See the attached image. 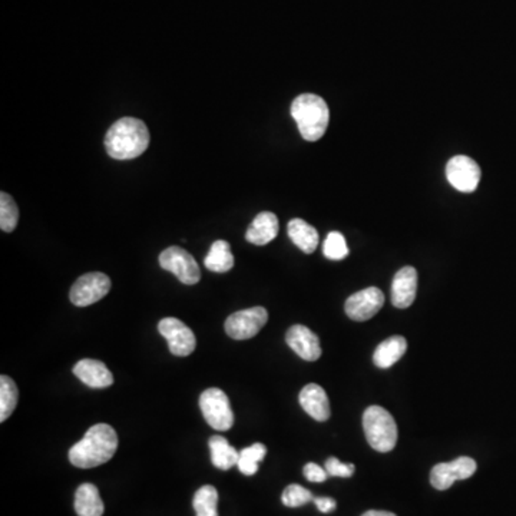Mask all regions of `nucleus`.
Returning <instances> with one entry per match:
<instances>
[{
    "label": "nucleus",
    "mask_w": 516,
    "mask_h": 516,
    "mask_svg": "<svg viewBox=\"0 0 516 516\" xmlns=\"http://www.w3.org/2000/svg\"><path fill=\"white\" fill-rule=\"evenodd\" d=\"M118 449V435L107 423L90 427L82 440L70 448L69 460L74 467L90 469L110 462Z\"/></svg>",
    "instance_id": "nucleus-1"
},
{
    "label": "nucleus",
    "mask_w": 516,
    "mask_h": 516,
    "mask_svg": "<svg viewBox=\"0 0 516 516\" xmlns=\"http://www.w3.org/2000/svg\"><path fill=\"white\" fill-rule=\"evenodd\" d=\"M150 145V131L137 118H121L108 130L105 148L113 160H135L142 155Z\"/></svg>",
    "instance_id": "nucleus-2"
},
{
    "label": "nucleus",
    "mask_w": 516,
    "mask_h": 516,
    "mask_svg": "<svg viewBox=\"0 0 516 516\" xmlns=\"http://www.w3.org/2000/svg\"><path fill=\"white\" fill-rule=\"evenodd\" d=\"M291 117L297 122L301 137L310 142L323 137L330 122L326 100L319 95H299L291 103Z\"/></svg>",
    "instance_id": "nucleus-3"
},
{
    "label": "nucleus",
    "mask_w": 516,
    "mask_h": 516,
    "mask_svg": "<svg viewBox=\"0 0 516 516\" xmlns=\"http://www.w3.org/2000/svg\"><path fill=\"white\" fill-rule=\"evenodd\" d=\"M363 429L367 442L377 452H390L396 447L397 425L384 407H367L363 415Z\"/></svg>",
    "instance_id": "nucleus-4"
},
{
    "label": "nucleus",
    "mask_w": 516,
    "mask_h": 516,
    "mask_svg": "<svg viewBox=\"0 0 516 516\" xmlns=\"http://www.w3.org/2000/svg\"><path fill=\"white\" fill-rule=\"evenodd\" d=\"M200 407L204 419L213 429L226 432L234 425V413L230 399L223 390L211 387L200 396Z\"/></svg>",
    "instance_id": "nucleus-5"
},
{
    "label": "nucleus",
    "mask_w": 516,
    "mask_h": 516,
    "mask_svg": "<svg viewBox=\"0 0 516 516\" xmlns=\"http://www.w3.org/2000/svg\"><path fill=\"white\" fill-rule=\"evenodd\" d=\"M160 266L177 277L181 283L194 286L201 280L200 267L188 251L180 247H170L160 254Z\"/></svg>",
    "instance_id": "nucleus-6"
},
{
    "label": "nucleus",
    "mask_w": 516,
    "mask_h": 516,
    "mask_svg": "<svg viewBox=\"0 0 516 516\" xmlns=\"http://www.w3.org/2000/svg\"><path fill=\"white\" fill-rule=\"evenodd\" d=\"M111 290V279L103 273H88L80 276L70 289V301L77 307L98 303Z\"/></svg>",
    "instance_id": "nucleus-7"
},
{
    "label": "nucleus",
    "mask_w": 516,
    "mask_h": 516,
    "mask_svg": "<svg viewBox=\"0 0 516 516\" xmlns=\"http://www.w3.org/2000/svg\"><path fill=\"white\" fill-rule=\"evenodd\" d=\"M269 313L264 307H251L231 314L226 321V332L231 339L247 340L257 336L266 326Z\"/></svg>",
    "instance_id": "nucleus-8"
},
{
    "label": "nucleus",
    "mask_w": 516,
    "mask_h": 516,
    "mask_svg": "<svg viewBox=\"0 0 516 516\" xmlns=\"http://www.w3.org/2000/svg\"><path fill=\"white\" fill-rule=\"evenodd\" d=\"M158 332H160L161 336L167 339L168 347H170V352L174 356H190L197 346V339H195L193 330L175 317H167V319L161 320L160 324H158Z\"/></svg>",
    "instance_id": "nucleus-9"
},
{
    "label": "nucleus",
    "mask_w": 516,
    "mask_h": 516,
    "mask_svg": "<svg viewBox=\"0 0 516 516\" xmlns=\"http://www.w3.org/2000/svg\"><path fill=\"white\" fill-rule=\"evenodd\" d=\"M477 472L472 458L460 457L449 463H439L430 472V483L437 490H447L457 480L469 479Z\"/></svg>",
    "instance_id": "nucleus-10"
},
{
    "label": "nucleus",
    "mask_w": 516,
    "mask_h": 516,
    "mask_svg": "<svg viewBox=\"0 0 516 516\" xmlns=\"http://www.w3.org/2000/svg\"><path fill=\"white\" fill-rule=\"evenodd\" d=\"M447 178L455 190L473 193L479 185V165L467 155L450 158L447 165Z\"/></svg>",
    "instance_id": "nucleus-11"
},
{
    "label": "nucleus",
    "mask_w": 516,
    "mask_h": 516,
    "mask_svg": "<svg viewBox=\"0 0 516 516\" xmlns=\"http://www.w3.org/2000/svg\"><path fill=\"white\" fill-rule=\"evenodd\" d=\"M384 294L377 287H367L347 299L344 304L347 316L354 321H367L384 307Z\"/></svg>",
    "instance_id": "nucleus-12"
},
{
    "label": "nucleus",
    "mask_w": 516,
    "mask_h": 516,
    "mask_svg": "<svg viewBox=\"0 0 516 516\" xmlns=\"http://www.w3.org/2000/svg\"><path fill=\"white\" fill-rule=\"evenodd\" d=\"M286 342L301 359L307 362H316L321 356L320 340L309 327L296 324L287 330Z\"/></svg>",
    "instance_id": "nucleus-13"
},
{
    "label": "nucleus",
    "mask_w": 516,
    "mask_h": 516,
    "mask_svg": "<svg viewBox=\"0 0 516 516\" xmlns=\"http://www.w3.org/2000/svg\"><path fill=\"white\" fill-rule=\"evenodd\" d=\"M417 271L413 267H404L397 271L392 283V304L397 309H407L416 299Z\"/></svg>",
    "instance_id": "nucleus-14"
},
{
    "label": "nucleus",
    "mask_w": 516,
    "mask_h": 516,
    "mask_svg": "<svg viewBox=\"0 0 516 516\" xmlns=\"http://www.w3.org/2000/svg\"><path fill=\"white\" fill-rule=\"evenodd\" d=\"M74 374L82 384L92 389H105L113 384V376L107 364L100 360L84 359L74 367Z\"/></svg>",
    "instance_id": "nucleus-15"
},
{
    "label": "nucleus",
    "mask_w": 516,
    "mask_h": 516,
    "mask_svg": "<svg viewBox=\"0 0 516 516\" xmlns=\"http://www.w3.org/2000/svg\"><path fill=\"white\" fill-rule=\"evenodd\" d=\"M301 407L309 416L313 417L317 422H326L330 417V402L323 387L319 384H307L300 392Z\"/></svg>",
    "instance_id": "nucleus-16"
},
{
    "label": "nucleus",
    "mask_w": 516,
    "mask_h": 516,
    "mask_svg": "<svg viewBox=\"0 0 516 516\" xmlns=\"http://www.w3.org/2000/svg\"><path fill=\"white\" fill-rule=\"evenodd\" d=\"M277 234H279V218L276 214L264 211L254 218L247 230L246 238L248 243L256 246H266L276 238Z\"/></svg>",
    "instance_id": "nucleus-17"
},
{
    "label": "nucleus",
    "mask_w": 516,
    "mask_h": 516,
    "mask_svg": "<svg viewBox=\"0 0 516 516\" xmlns=\"http://www.w3.org/2000/svg\"><path fill=\"white\" fill-rule=\"evenodd\" d=\"M407 342L405 337L394 336L384 340L374 350V362L380 369H389L406 353Z\"/></svg>",
    "instance_id": "nucleus-18"
},
{
    "label": "nucleus",
    "mask_w": 516,
    "mask_h": 516,
    "mask_svg": "<svg viewBox=\"0 0 516 516\" xmlns=\"http://www.w3.org/2000/svg\"><path fill=\"white\" fill-rule=\"evenodd\" d=\"M75 511L78 516H102L105 507L100 490L92 483H82L75 495Z\"/></svg>",
    "instance_id": "nucleus-19"
},
{
    "label": "nucleus",
    "mask_w": 516,
    "mask_h": 516,
    "mask_svg": "<svg viewBox=\"0 0 516 516\" xmlns=\"http://www.w3.org/2000/svg\"><path fill=\"white\" fill-rule=\"evenodd\" d=\"M290 240L300 248L303 253L311 254L319 246V233L313 226H310L301 218H294L287 226Z\"/></svg>",
    "instance_id": "nucleus-20"
},
{
    "label": "nucleus",
    "mask_w": 516,
    "mask_h": 516,
    "mask_svg": "<svg viewBox=\"0 0 516 516\" xmlns=\"http://www.w3.org/2000/svg\"><path fill=\"white\" fill-rule=\"evenodd\" d=\"M210 450L214 467L221 470L231 469L240 459V452H237L236 448L231 447L226 437L218 435L211 437Z\"/></svg>",
    "instance_id": "nucleus-21"
},
{
    "label": "nucleus",
    "mask_w": 516,
    "mask_h": 516,
    "mask_svg": "<svg viewBox=\"0 0 516 516\" xmlns=\"http://www.w3.org/2000/svg\"><path fill=\"white\" fill-rule=\"evenodd\" d=\"M206 269L213 273H226L234 267V256L231 246L224 240L216 241L211 246L210 253L206 254L204 260Z\"/></svg>",
    "instance_id": "nucleus-22"
},
{
    "label": "nucleus",
    "mask_w": 516,
    "mask_h": 516,
    "mask_svg": "<svg viewBox=\"0 0 516 516\" xmlns=\"http://www.w3.org/2000/svg\"><path fill=\"white\" fill-rule=\"evenodd\" d=\"M19 392L16 384L9 376L0 377V422H6L7 417L17 406Z\"/></svg>",
    "instance_id": "nucleus-23"
},
{
    "label": "nucleus",
    "mask_w": 516,
    "mask_h": 516,
    "mask_svg": "<svg viewBox=\"0 0 516 516\" xmlns=\"http://www.w3.org/2000/svg\"><path fill=\"white\" fill-rule=\"evenodd\" d=\"M194 511L197 516H218V492L211 485L200 488L194 495Z\"/></svg>",
    "instance_id": "nucleus-24"
},
{
    "label": "nucleus",
    "mask_w": 516,
    "mask_h": 516,
    "mask_svg": "<svg viewBox=\"0 0 516 516\" xmlns=\"http://www.w3.org/2000/svg\"><path fill=\"white\" fill-rule=\"evenodd\" d=\"M267 448L264 447L263 443H254L251 447L246 448V449L241 450L240 459L237 463V467L240 469V472L247 477H251L254 473L258 470V463L266 458Z\"/></svg>",
    "instance_id": "nucleus-25"
},
{
    "label": "nucleus",
    "mask_w": 516,
    "mask_h": 516,
    "mask_svg": "<svg viewBox=\"0 0 516 516\" xmlns=\"http://www.w3.org/2000/svg\"><path fill=\"white\" fill-rule=\"evenodd\" d=\"M19 223V208L9 194H0V228L5 233H12Z\"/></svg>",
    "instance_id": "nucleus-26"
},
{
    "label": "nucleus",
    "mask_w": 516,
    "mask_h": 516,
    "mask_svg": "<svg viewBox=\"0 0 516 516\" xmlns=\"http://www.w3.org/2000/svg\"><path fill=\"white\" fill-rule=\"evenodd\" d=\"M323 253L329 260L340 261L346 258L349 256V247L343 234L332 231L324 241Z\"/></svg>",
    "instance_id": "nucleus-27"
},
{
    "label": "nucleus",
    "mask_w": 516,
    "mask_h": 516,
    "mask_svg": "<svg viewBox=\"0 0 516 516\" xmlns=\"http://www.w3.org/2000/svg\"><path fill=\"white\" fill-rule=\"evenodd\" d=\"M313 500V493L310 492L306 488L300 487V485H296V483L287 487L283 492V497H281L284 505L289 508L303 507V505Z\"/></svg>",
    "instance_id": "nucleus-28"
},
{
    "label": "nucleus",
    "mask_w": 516,
    "mask_h": 516,
    "mask_svg": "<svg viewBox=\"0 0 516 516\" xmlns=\"http://www.w3.org/2000/svg\"><path fill=\"white\" fill-rule=\"evenodd\" d=\"M324 469L329 477L350 478L353 477L354 465H347V463L340 462L336 458H329Z\"/></svg>",
    "instance_id": "nucleus-29"
},
{
    "label": "nucleus",
    "mask_w": 516,
    "mask_h": 516,
    "mask_svg": "<svg viewBox=\"0 0 516 516\" xmlns=\"http://www.w3.org/2000/svg\"><path fill=\"white\" fill-rule=\"evenodd\" d=\"M303 472L304 477H306L307 480H310V482H324V480L329 478L326 469L319 467L316 463H307L306 467H304Z\"/></svg>",
    "instance_id": "nucleus-30"
},
{
    "label": "nucleus",
    "mask_w": 516,
    "mask_h": 516,
    "mask_svg": "<svg viewBox=\"0 0 516 516\" xmlns=\"http://www.w3.org/2000/svg\"><path fill=\"white\" fill-rule=\"evenodd\" d=\"M313 502L320 512L330 513L336 510V500L332 498H314Z\"/></svg>",
    "instance_id": "nucleus-31"
},
{
    "label": "nucleus",
    "mask_w": 516,
    "mask_h": 516,
    "mask_svg": "<svg viewBox=\"0 0 516 516\" xmlns=\"http://www.w3.org/2000/svg\"><path fill=\"white\" fill-rule=\"evenodd\" d=\"M362 516H396L392 512H384V511H369Z\"/></svg>",
    "instance_id": "nucleus-32"
}]
</instances>
